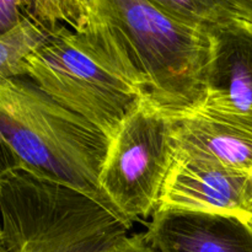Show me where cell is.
Segmentation results:
<instances>
[{
	"label": "cell",
	"mask_w": 252,
	"mask_h": 252,
	"mask_svg": "<svg viewBox=\"0 0 252 252\" xmlns=\"http://www.w3.org/2000/svg\"><path fill=\"white\" fill-rule=\"evenodd\" d=\"M249 223H250V225L252 226V211H251V214H250V218H249Z\"/></svg>",
	"instance_id": "18"
},
{
	"label": "cell",
	"mask_w": 252,
	"mask_h": 252,
	"mask_svg": "<svg viewBox=\"0 0 252 252\" xmlns=\"http://www.w3.org/2000/svg\"><path fill=\"white\" fill-rule=\"evenodd\" d=\"M32 0H0V36L30 19Z\"/></svg>",
	"instance_id": "13"
},
{
	"label": "cell",
	"mask_w": 252,
	"mask_h": 252,
	"mask_svg": "<svg viewBox=\"0 0 252 252\" xmlns=\"http://www.w3.org/2000/svg\"><path fill=\"white\" fill-rule=\"evenodd\" d=\"M150 1L176 19L198 26H211L229 17H233L221 11L211 0H150Z\"/></svg>",
	"instance_id": "12"
},
{
	"label": "cell",
	"mask_w": 252,
	"mask_h": 252,
	"mask_svg": "<svg viewBox=\"0 0 252 252\" xmlns=\"http://www.w3.org/2000/svg\"><path fill=\"white\" fill-rule=\"evenodd\" d=\"M171 118L175 157L252 172V129L201 111Z\"/></svg>",
	"instance_id": "9"
},
{
	"label": "cell",
	"mask_w": 252,
	"mask_h": 252,
	"mask_svg": "<svg viewBox=\"0 0 252 252\" xmlns=\"http://www.w3.org/2000/svg\"><path fill=\"white\" fill-rule=\"evenodd\" d=\"M0 218L9 252H120L132 226L95 197L22 167L0 180Z\"/></svg>",
	"instance_id": "4"
},
{
	"label": "cell",
	"mask_w": 252,
	"mask_h": 252,
	"mask_svg": "<svg viewBox=\"0 0 252 252\" xmlns=\"http://www.w3.org/2000/svg\"><path fill=\"white\" fill-rule=\"evenodd\" d=\"M90 17L122 52L148 101L171 117L201 106L208 26L176 19L150 0H95Z\"/></svg>",
	"instance_id": "1"
},
{
	"label": "cell",
	"mask_w": 252,
	"mask_h": 252,
	"mask_svg": "<svg viewBox=\"0 0 252 252\" xmlns=\"http://www.w3.org/2000/svg\"><path fill=\"white\" fill-rule=\"evenodd\" d=\"M0 231H1V218H0Z\"/></svg>",
	"instance_id": "19"
},
{
	"label": "cell",
	"mask_w": 252,
	"mask_h": 252,
	"mask_svg": "<svg viewBox=\"0 0 252 252\" xmlns=\"http://www.w3.org/2000/svg\"><path fill=\"white\" fill-rule=\"evenodd\" d=\"M52 32L26 19L0 36V80L25 76L27 58Z\"/></svg>",
	"instance_id": "10"
},
{
	"label": "cell",
	"mask_w": 252,
	"mask_h": 252,
	"mask_svg": "<svg viewBox=\"0 0 252 252\" xmlns=\"http://www.w3.org/2000/svg\"><path fill=\"white\" fill-rule=\"evenodd\" d=\"M174 160L171 116L143 100L110 138L98 177L101 193L128 223L152 216Z\"/></svg>",
	"instance_id": "5"
},
{
	"label": "cell",
	"mask_w": 252,
	"mask_h": 252,
	"mask_svg": "<svg viewBox=\"0 0 252 252\" xmlns=\"http://www.w3.org/2000/svg\"><path fill=\"white\" fill-rule=\"evenodd\" d=\"M0 134L22 169L112 208L98 186L110 139L27 76L0 80Z\"/></svg>",
	"instance_id": "3"
},
{
	"label": "cell",
	"mask_w": 252,
	"mask_h": 252,
	"mask_svg": "<svg viewBox=\"0 0 252 252\" xmlns=\"http://www.w3.org/2000/svg\"><path fill=\"white\" fill-rule=\"evenodd\" d=\"M145 241L157 252H252V226L225 214L158 209Z\"/></svg>",
	"instance_id": "8"
},
{
	"label": "cell",
	"mask_w": 252,
	"mask_h": 252,
	"mask_svg": "<svg viewBox=\"0 0 252 252\" xmlns=\"http://www.w3.org/2000/svg\"><path fill=\"white\" fill-rule=\"evenodd\" d=\"M95 0H32L30 20L53 32L59 27L83 30Z\"/></svg>",
	"instance_id": "11"
},
{
	"label": "cell",
	"mask_w": 252,
	"mask_h": 252,
	"mask_svg": "<svg viewBox=\"0 0 252 252\" xmlns=\"http://www.w3.org/2000/svg\"><path fill=\"white\" fill-rule=\"evenodd\" d=\"M120 252H157L153 248H150L145 241L143 234L132 235L128 238L126 244L123 245Z\"/></svg>",
	"instance_id": "16"
},
{
	"label": "cell",
	"mask_w": 252,
	"mask_h": 252,
	"mask_svg": "<svg viewBox=\"0 0 252 252\" xmlns=\"http://www.w3.org/2000/svg\"><path fill=\"white\" fill-rule=\"evenodd\" d=\"M20 167H21L20 160L0 134V180Z\"/></svg>",
	"instance_id": "15"
},
{
	"label": "cell",
	"mask_w": 252,
	"mask_h": 252,
	"mask_svg": "<svg viewBox=\"0 0 252 252\" xmlns=\"http://www.w3.org/2000/svg\"><path fill=\"white\" fill-rule=\"evenodd\" d=\"M25 76L110 139L147 100L139 79L102 26L59 27L27 58Z\"/></svg>",
	"instance_id": "2"
},
{
	"label": "cell",
	"mask_w": 252,
	"mask_h": 252,
	"mask_svg": "<svg viewBox=\"0 0 252 252\" xmlns=\"http://www.w3.org/2000/svg\"><path fill=\"white\" fill-rule=\"evenodd\" d=\"M158 209L225 214L249 221L252 211V172L175 157Z\"/></svg>",
	"instance_id": "7"
},
{
	"label": "cell",
	"mask_w": 252,
	"mask_h": 252,
	"mask_svg": "<svg viewBox=\"0 0 252 252\" xmlns=\"http://www.w3.org/2000/svg\"><path fill=\"white\" fill-rule=\"evenodd\" d=\"M217 7L233 17L252 25V0H211Z\"/></svg>",
	"instance_id": "14"
},
{
	"label": "cell",
	"mask_w": 252,
	"mask_h": 252,
	"mask_svg": "<svg viewBox=\"0 0 252 252\" xmlns=\"http://www.w3.org/2000/svg\"><path fill=\"white\" fill-rule=\"evenodd\" d=\"M0 252H9V251H7L6 244H5L4 236H2L1 231H0Z\"/></svg>",
	"instance_id": "17"
},
{
	"label": "cell",
	"mask_w": 252,
	"mask_h": 252,
	"mask_svg": "<svg viewBox=\"0 0 252 252\" xmlns=\"http://www.w3.org/2000/svg\"><path fill=\"white\" fill-rule=\"evenodd\" d=\"M207 31L203 101L196 111L252 129V25L229 17Z\"/></svg>",
	"instance_id": "6"
}]
</instances>
